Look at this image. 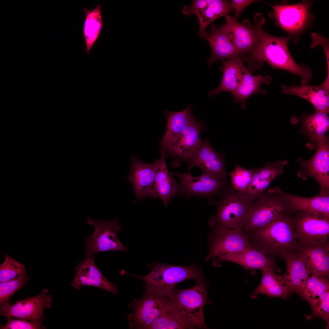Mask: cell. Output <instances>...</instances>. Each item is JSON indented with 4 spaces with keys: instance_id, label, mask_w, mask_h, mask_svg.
<instances>
[{
    "instance_id": "cell-22",
    "label": "cell",
    "mask_w": 329,
    "mask_h": 329,
    "mask_svg": "<svg viewBox=\"0 0 329 329\" xmlns=\"http://www.w3.org/2000/svg\"><path fill=\"white\" fill-rule=\"evenodd\" d=\"M267 192L278 195L286 209L329 216V195L318 194L310 197H302L286 193L277 186L268 189Z\"/></svg>"
},
{
    "instance_id": "cell-9",
    "label": "cell",
    "mask_w": 329,
    "mask_h": 329,
    "mask_svg": "<svg viewBox=\"0 0 329 329\" xmlns=\"http://www.w3.org/2000/svg\"><path fill=\"white\" fill-rule=\"evenodd\" d=\"M48 293V289L44 288L37 296L18 299L14 304L9 302L0 306V315L5 318L26 319L46 329L42 325L44 312L45 308L51 307L53 300Z\"/></svg>"
},
{
    "instance_id": "cell-29",
    "label": "cell",
    "mask_w": 329,
    "mask_h": 329,
    "mask_svg": "<svg viewBox=\"0 0 329 329\" xmlns=\"http://www.w3.org/2000/svg\"><path fill=\"white\" fill-rule=\"evenodd\" d=\"M221 61L222 64L220 69L223 73L222 80L217 88L209 92L210 96L218 94L223 91L232 94L243 80L247 69L244 65L239 56Z\"/></svg>"
},
{
    "instance_id": "cell-7",
    "label": "cell",
    "mask_w": 329,
    "mask_h": 329,
    "mask_svg": "<svg viewBox=\"0 0 329 329\" xmlns=\"http://www.w3.org/2000/svg\"><path fill=\"white\" fill-rule=\"evenodd\" d=\"M286 209L278 195L264 193L252 201L242 230L249 236L285 214Z\"/></svg>"
},
{
    "instance_id": "cell-1",
    "label": "cell",
    "mask_w": 329,
    "mask_h": 329,
    "mask_svg": "<svg viewBox=\"0 0 329 329\" xmlns=\"http://www.w3.org/2000/svg\"><path fill=\"white\" fill-rule=\"evenodd\" d=\"M265 22L261 14L256 15L255 24L258 35V43L249 54L242 59L248 63L250 71L261 68L265 61L273 69H283L298 75L308 82L310 80L311 68L304 64H297L290 54L288 47L290 37H278L269 34L262 27Z\"/></svg>"
},
{
    "instance_id": "cell-25",
    "label": "cell",
    "mask_w": 329,
    "mask_h": 329,
    "mask_svg": "<svg viewBox=\"0 0 329 329\" xmlns=\"http://www.w3.org/2000/svg\"><path fill=\"white\" fill-rule=\"evenodd\" d=\"M199 35L201 38L207 40L210 43L212 54L207 61L209 67L217 60L221 61L240 55L230 41L222 25L219 28L212 25L210 31H206Z\"/></svg>"
},
{
    "instance_id": "cell-11",
    "label": "cell",
    "mask_w": 329,
    "mask_h": 329,
    "mask_svg": "<svg viewBox=\"0 0 329 329\" xmlns=\"http://www.w3.org/2000/svg\"><path fill=\"white\" fill-rule=\"evenodd\" d=\"M318 148L313 156L308 160L298 159L301 169L297 173L298 177L303 179L308 177L314 178L320 187L318 194L329 195V144L325 135L317 141Z\"/></svg>"
},
{
    "instance_id": "cell-30",
    "label": "cell",
    "mask_w": 329,
    "mask_h": 329,
    "mask_svg": "<svg viewBox=\"0 0 329 329\" xmlns=\"http://www.w3.org/2000/svg\"><path fill=\"white\" fill-rule=\"evenodd\" d=\"M191 105L187 106L183 111L164 112L167 119V129L161 141V151L164 150L180 135L190 122L196 118L193 116Z\"/></svg>"
},
{
    "instance_id": "cell-20",
    "label": "cell",
    "mask_w": 329,
    "mask_h": 329,
    "mask_svg": "<svg viewBox=\"0 0 329 329\" xmlns=\"http://www.w3.org/2000/svg\"><path fill=\"white\" fill-rule=\"evenodd\" d=\"M232 3L226 0H193L190 6H185L182 12L186 16L195 15L199 20L200 34L206 31L208 25L216 19L231 12Z\"/></svg>"
},
{
    "instance_id": "cell-2",
    "label": "cell",
    "mask_w": 329,
    "mask_h": 329,
    "mask_svg": "<svg viewBox=\"0 0 329 329\" xmlns=\"http://www.w3.org/2000/svg\"><path fill=\"white\" fill-rule=\"evenodd\" d=\"M249 237L251 246L272 258L282 260L286 254L295 253L299 243L293 218L285 214Z\"/></svg>"
},
{
    "instance_id": "cell-27",
    "label": "cell",
    "mask_w": 329,
    "mask_h": 329,
    "mask_svg": "<svg viewBox=\"0 0 329 329\" xmlns=\"http://www.w3.org/2000/svg\"><path fill=\"white\" fill-rule=\"evenodd\" d=\"M260 270L261 281L252 293L251 298L255 299L259 294H264L271 298L278 297L287 300L292 294L285 273L277 274L273 269L268 267Z\"/></svg>"
},
{
    "instance_id": "cell-3",
    "label": "cell",
    "mask_w": 329,
    "mask_h": 329,
    "mask_svg": "<svg viewBox=\"0 0 329 329\" xmlns=\"http://www.w3.org/2000/svg\"><path fill=\"white\" fill-rule=\"evenodd\" d=\"M196 281L195 285L189 288H174L168 295L170 310L188 329H208L205 322L203 309L206 304H211L207 295L209 284L204 280Z\"/></svg>"
},
{
    "instance_id": "cell-15",
    "label": "cell",
    "mask_w": 329,
    "mask_h": 329,
    "mask_svg": "<svg viewBox=\"0 0 329 329\" xmlns=\"http://www.w3.org/2000/svg\"><path fill=\"white\" fill-rule=\"evenodd\" d=\"M161 161L160 158L148 164L142 161L139 157L132 156L130 171L126 179L133 187L136 196L134 203L150 196Z\"/></svg>"
},
{
    "instance_id": "cell-13",
    "label": "cell",
    "mask_w": 329,
    "mask_h": 329,
    "mask_svg": "<svg viewBox=\"0 0 329 329\" xmlns=\"http://www.w3.org/2000/svg\"><path fill=\"white\" fill-rule=\"evenodd\" d=\"M293 218L296 238L305 244L324 242L329 241V216L302 211Z\"/></svg>"
},
{
    "instance_id": "cell-32",
    "label": "cell",
    "mask_w": 329,
    "mask_h": 329,
    "mask_svg": "<svg viewBox=\"0 0 329 329\" xmlns=\"http://www.w3.org/2000/svg\"><path fill=\"white\" fill-rule=\"evenodd\" d=\"M83 12L85 18L83 32L86 52L87 55L90 56V51L99 38L103 26L101 5L98 4L92 9L85 8Z\"/></svg>"
},
{
    "instance_id": "cell-26",
    "label": "cell",
    "mask_w": 329,
    "mask_h": 329,
    "mask_svg": "<svg viewBox=\"0 0 329 329\" xmlns=\"http://www.w3.org/2000/svg\"><path fill=\"white\" fill-rule=\"evenodd\" d=\"M161 163L156 174L150 197L159 198L167 205L172 198L179 195V186L173 177V174L168 170L166 163V155L161 151Z\"/></svg>"
},
{
    "instance_id": "cell-34",
    "label": "cell",
    "mask_w": 329,
    "mask_h": 329,
    "mask_svg": "<svg viewBox=\"0 0 329 329\" xmlns=\"http://www.w3.org/2000/svg\"><path fill=\"white\" fill-rule=\"evenodd\" d=\"M303 125L307 135L317 142L318 139L325 135L329 130L328 114L315 111L313 114L306 115L303 117Z\"/></svg>"
},
{
    "instance_id": "cell-21",
    "label": "cell",
    "mask_w": 329,
    "mask_h": 329,
    "mask_svg": "<svg viewBox=\"0 0 329 329\" xmlns=\"http://www.w3.org/2000/svg\"><path fill=\"white\" fill-rule=\"evenodd\" d=\"M94 256H87L76 267V274L70 285L76 289L82 286L99 288L114 294H117L118 288L107 279L96 266Z\"/></svg>"
},
{
    "instance_id": "cell-28",
    "label": "cell",
    "mask_w": 329,
    "mask_h": 329,
    "mask_svg": "<svg viewBox=\"0 0 329 329\" xmlns=\"http://www.w3.org/2000/svg\"><path fill=\"white\" fill-rule=\"evenodd\" d=\"M288 163L286 160L271 163L268 162L262 167L253 169L252 179L246 195L255 199L264 194L271 183L283 174L284 167Z\"/></svg>"
},
{
    "instance_id": "cell-19",
    "label": "cell",
    "mask_w": 329,
    "mask_h": 329,
    "mask_svg": "<svg viewBox=\"0 0 329 329\" xmlns=\"http://www.w3.org/2000/svg\"><path fill=\"white\" fill-rule=\"evenodd\" d=\"M225 16L226 23L222 25L240 55L252 51L258 40L256 24L251 25L247 21L241 23L228 14Z\"/></svg>"
},
{
    "instance_id": "cell-6",
    "label": "cell",
    "mask_w": 329,
    "mask_h": 329,
    "mask_svg": "<svg viewBox=\"0 0 329 329\" xmlns=\"http://www.w3.org/2000/svg\"><path fill=\"white\" fill-rule=\"evenodd\" d=\"M313 1H303L292 5L281 4L271 5L273 12L270 14L278 25L287 32L294 43L306 30L310 27L314 20L310 12Z\"/></svg>"
},
{
    "instance_id": "cell-40",
    "label": "cell",
    "mask_w": 329,
    "mask_h": 329,
    "mask_svg": "<svg viewBox=\"0 0 329 329\" xmlns=\"http://www.w3.org/2000/svg\"><path fill=\"white\" fill-rule=\"evenodd\" d=\"M188 329L172 313L170 308L156 319L146 329Z\"/></svg>"
},
{
    "instance_id": "cell-38",
    "label": "cell",
    "mask_w": 329,
    "mask_h": 329,
    "mask_svg": "<svg viewBox=\"0 0 329 329\" xmlns=\"http://www.w3.org/2000/svg\"><path fill=\"white\" fill-rule=\"evenodd\" d=\"M5 259L0 265V282L13 279L26 272L25 266L4 253Z\"/></svg>"
},
{
    "instance_id": "cell-8",
    "label": "cell",
    "mask_w": 329,
    "mask_h": 329,
    "mask_svg": "<svg viewBox=\"0 0 329 329\" xmlns=\"http://www.w3.org/2000/svg\"><path fill=\"white\" fill-rule=\"evenodd\" d=\"M87 223L95 228L94 233L87 237L85 240V253L87 256H93L95 253L108 251H128L127 248L119 240L118 232L122 226L117 219L111 221L101 218L93 219L87 218Z\"/></svg>"
},
{
    "instance_id": "cell-5",
    "label": "cell",
    "mask_w": 329,
    "mask_h": 329,
    "mask_svg": "<svg viewBox=\"0 0 329 329\" xmlns=\"http://www.w3.org/2000/svg\"><path fill=\"white\" fill-rule=\"evenodd\" d=\"M220 200L215 203L217 209L208 223L213 228L221 227L242 230L249 207L254 199L235 191L232 187L225 188L221 193Z\"/></svg>"
},
{
    "instance_id": "cell-16",
    "label": "cell",
    "mask_w": 329,
    "mask_h": 329,
    "mask_svg": "<svg viewBox=\"0 0 329 329\" xmlns=\"http://www.w3.org/2000/svg\"><path fill=\"white\" fill-rule=\"evenodd\" d=\"M170 309V302L168 296L146 291L135 306L132 325L139 328L147 329Z\"/></svg>"
},
{
    "instance_id": "cell-14",
    "label": "cell",
    "mask_w": 329,
    "mask_h": 329,
    "mask_svg": "<svg viewBox=\"0 0 329 329\" xmlns=\"http://www.w3.org/2000/svg\"><path fill=\"white\" fill-rule=\"evenodd\" d=\"M175 174L180 180L179 195L187 198L213 197L220 195L227 183L204 172L196 177L193 176L190 171L184 173L176 172Z\"/></svg>"
},
{
    "instance_id": "cell-43",
    "label": "cell",
    "mask_w": 329,
    "mask_h": 329,
    "mask_svg": "<svg viewBox=\"0 0 329 329\" xmlns=\"http://www.w3.org/2000/svg\"><path fill=\"white\" fill-rule=\"evenodd\" d=\"M257 1L254 0H232V4L233 9L235 12V15L234 18L237 20L243 10L249 5Z\"/></svg>"
},
{
    "instance_id": "cell-31",
    "label": "cell",
    "mask_w": 329,
    "mask_h": 329,
    "mask_svg": "<svg viewBox=\"0 0 329 329\" xmlns=\"http://www.w3.org/2000/svg\"><path fill=\"white\" fill-rule=\"evenodd\" d=\"M286 264L285 273L291 294H298L304 287L310 273L302 258L295 253H288L283 257Z\"/></svg>"
},
{
    "instance_id": "cell-35",
    "label": "cell",
    "mask_w": 329,
    "mask_h": 329,
    "mask_svg": "<svg viewBox=\"0 0 329 329\" xmlns=\"http://www.w3.org/2000/svg\"><path fill=\"white\" fill-rule=\"evenodd\" d=\"M328 278L325 277L310 275L298 295L311 304L321 294L329 290Z\"/></svg>"
},
{
    "instance_id": "cell-10",
    "label": "cell",
    "mask_w": 329,
    "mask_h": 329,
    "mask_svg": "<svg viewBox=\"0 0 329 329\" xmlns=\"http://www.w3.org/2000/svg\"><path fill=\"white\" fill-rule=\"evenodd\" d=\"M207 240L209 248L206 261L238 253L250 246L249 237L239 229L214 228L209 233Z\"/></svg>"
},
{
    "instance_id": "cell-36",
    "label": "cell",
    "mask_w": 329,
    "mask_h": 329,
    "mask_svg": "<svg viewBox=\"0 0 329 329\" xmlns=\"http://www.w3.org/2000/svg\"><path fill=\"white\" fill-rule=\"evenodd\" d=\"M253 174V169H246L236 165L235 169L228 175L230 177L233 189L238 193L246 195Z\"/></svg>"
},
{
    "instance_id": "cell-12",
    "label": "cell",
    "mask_w": 329,
    "mask_h": 329,
    "mask_svg": "<svg viewBox=\"0 0 329 329\" xmlns=\"http://www.w3.org/2000/svg\"><path fill=\"white\" fill-rule=\"evenodd\" d=\"M205 129L203 120L198 122L195 119L168 147L162 151L166 156L173 157L171 164L173 167H178L183 162H187L196 152L203 142L200 133Z\"/></svg>"
},
{
    "instance_id": "cell-4",
    "label": "cell",
    "mask_w": 329,
    "mask_h": 329,
    "mask_svg": "<svg viewBox=\"0 0 329 329\" xmlns=\"http://www.w3.org/2000/svg\"><path fill=\"white\" fill-rule=\"evenodd\" d=\"M151 268V272L145 276L129 274L143 280L145 283L146 291L159 295L168 296L177 284L183 281L204 280L202 267L193 264L181 266L156 263Z\"/></svg>"
},
{
    "instance_id": "cell-39",
    "label": "cell",
    "mask_w": 329,
    "mask_h": 329,
    "mask_svg": "<svg viewBox=\"0 0 329 329\" xmlns=\"http://www.w3.org/2000/svg\"><path fill=\"white\" fill-rule=\"evenodd\" d=\"M312 312L311 314H305L308 320L314 317L322 319L325 321L329 319V290L321 294L317 299L310 304Z\"/></svg>"
},
{
    "instance_id": "cell-24",
    "label": "cell",
    "mask_w": 329,
    "mask_h": 329,
    "mask_svg": "<svg viewBox=\"0 0 329 329\" xmlns=\"http://www.w3.org/2000/svg\"><path fill=\"white\" fill-rule=\"evenodd\" d=\"M282 92L285 94L293 95L302 97L310 102L315 111L328 114L329 111V87L323 83L313 86L302 79L301 84L292 86L281 85Z\"/></svg>"
},
{
    "instance_id": "cell-37",
    "label": "cell",
    "mask_w": 329,
    "mask_h": 329,
    "mask_svg": "<svg viewBox=\"0 0 329 329\" xmlns=\"http://www.w3.org/2000/svg\"><path fill=\"white\" fill-rule=\"evenodd\" d=\"M27 272L9 281L0 282V306L10 302L12 295L30 280Z\"/></svg>"
},
{
    "instance_id": "cell-23",
    "label": "cell",
    "mask_w": 329,
    "mask_h": 329,
    "mask_svg": "<svg viewBox=\"0 0 329 329\" xmlns=\"http://www.w3.org/2000/svg\"><path fill=\"white\" fill-rule=\"evenodd\" d=\"M224 261L232 262L239 264L246 270L260 269L265 267L272 268L281 273V269L273 258L251 246L238 253L225 255L213 259L214 266L218 267Z\"/></svg>"
},
{
    "instance_id": "cell-18",
    "label": "cell",
    "mask_w": 329,
    "mask_h": 329,
    "mask_svg": "<svg viewBox=\"0 0 329 329\" xmlns=\"http://www.w3.org/2000/svg\"><path fill=\"white\" fill-rule=\"evenodd\" d=\"M295 253L302 260L310 275L329 278V242H299Z\"/></svg>"
},
{
    "instance_id": "cell-42",
    "label": "cell",
    "mask_w": 329,
    "mask_h": 329,
    "mask_svg": "<svg viewBox=\"0 0 329 329\" xmlns=\"http://www.w3.org/2000/svg\"><path fill=\"white\" fill-rule=\"evenodd\" d=\"M313 40L311 48H313L317 45H321L324 50L326 56H329V41L327 39L316 33L311 34Z\"/></svg>"
},
{
    "instance_id": "cell-41",
    "label": "cell",
    "mask_w": 329,
    "mask_h": 329,
    "mask_svg": "<svg viewBox=\"0 0 329 329\" xmlns=\"http://www.w3.org/2000/svg\"><path fill=\"white\" fill-rule=\"evenodd\" d=\"M6 324L3 325L0 324V329H46L39 327L30 321L23 319L7 317Z\"/></svg>"
},
{
    "instance_id": "cell-33",
    "label": "cell",
    "mask_w": 329,
    "mask_h": 329,
    "mask_svg": "<svg viewBox=\"0 0 329 329\" xmlns=\"http://www.w3.org/2000/svg\"><path fill=\"white\" fill-rule=\"evenodd\" d=\"M271 80V77L268 75H253L247 69L243 80L232 93L235 101L240 104L242 108H245L246 99L255 94H264L266 91L261 88L262 84L264 83L269 84Z\"/></svg>"
},
{
    "instance_id": "cell-17",
    "label": "cell",
    "mask_w": 329,
    "mask_h": 329,
    "mask_svg": "<svg viewBox=\"0 0 329 329\" xmlns=\"http://www.w3.org/2000/svg\"><path fill=\"white\" fill-rule=\"evenodd\" d=\"M224 155L215 150L207 139L205 138L197 151L187 162L190 169L194 166L201 168L204 172L214 176L218 179L227 182L225 168Z\"/></svg>"
}]
</instances>
